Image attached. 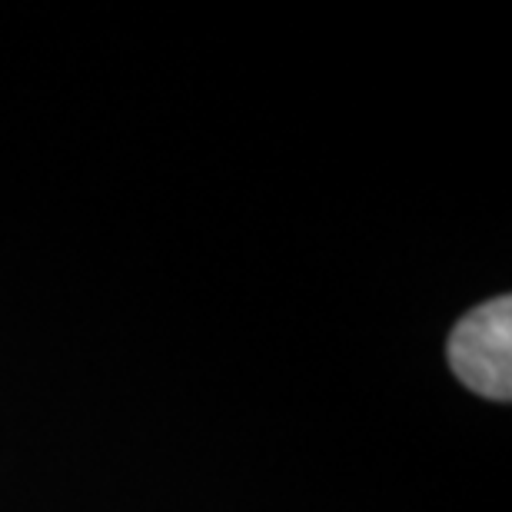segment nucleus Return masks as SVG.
Instances as JSON below:
<instances>
[{
  "label": "nucleus",
  "instance_id": "nucleus-1",
  "mask_svg": "<svg viewBox=\"0 0 512 512\" xmlns=\"http://www.w3.org/2000/svg\"><path fill=\"white\" fill-rule=\"evenodd\" d=\"M446 360L459 383L476 396L509 403L512 396V300L499 296L453 326Z\"/></svg>",
  "mask_w": 512,
  "mask_h": 512
}]
</instances>
